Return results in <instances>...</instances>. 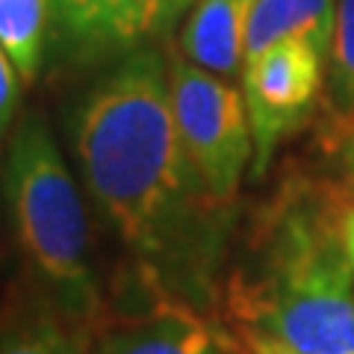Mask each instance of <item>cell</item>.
I'll use <instances>...</instances> for the list:
<instances>
[{
	"label": "cell",
	"mask_w": 354,
	"mask_h": 354,
	"mask_svg": "<svg viewBox=\"0 0 354 354\" xmlns=\"http://www.w3.org/2000/svg\"><path fill=\"white\" fill-rule=\"evenodd\" d=\"M83 180L142 272L177 304L213 298L227 242V207L207 189L171 113L157 50H130L74 121Z\"/></svg>",
	"instance_id": "1"
},
{
	"label": "cell",
	"mask_w": 354,
	"mask_h": 354,
	"mask_svg": "<svg viewBox=\"0 0 354 354\" xmlns=\"http://www.w3.org/2000/svg\"><path fill=\"white\" fill-rule=\"evenodd\" d=\"M227 310L254 354H354L346 234L313 207L281 213L230 281Z\"/></svg>",
	"instance_id": "2"
},
{
	"label": "cell",
	"mask_w": 354,
	"mask_h": 354,
	"mask_svg": "<svg viewBox=\"0 0 354 354\" xmlns=\"http://www.w3.org/2000/svg\"><path fill=\"white\" fill-rule=\"evenodd\" d=\"M6 198L30 266L74 316H88L97 304V286L83 195L39 115H27L15 130L6 160Z\"/></svg>",
	"instance_id": "3"
},
{
	"label": "cell",
	"mask_w": 354,
	"mask_h": 354,
	"mask_svg": "<svg viewBox=\"0 0 354 354\" xmlns=\"http://www.w3.org/2000/svg\"><path fill=\"white\" fill-rule=\"evenodd\" d=\"M169 88L174 124L192 165L207 189L218 201L230 204L254 160L242 92L221 80V74L207 71L186 57L169 65Z\"/></svg>",
	"instance_id": "4"
},
{
	"label": "cell",
	"mask_w": 354,
	"mask_h": 354,
	"mask_svg": "<svg viewBox=\"0 0 354 354\" xmlns=\"http://www.w3.org/2000/svg\"><path fill=\"white\" fill-rule=\"evenodd\" d=\"M325 59V53L310 41L286 39L242 62V101L254 139V174L269 169L278 145L313 109Z\"/></svg>",
	"instance_id": "5"
},
{
	"label": "cell",
	"mask_w": 354,
	"mask_h": 354,
	"mask_svg": "<svg viewBox=\"0 0 354 354\" xmlns=\"http://www.w3.org/2000/svg\"><path fill=\"white\" fill-rule=\"evenodd\" d=\"M195 0H53V24L83 57L139 50L162 36Z\"/></svg>",
	"instance_id": "6"
},
{
	"label": "cell",
	"mask_w": 354,
	"mask_h": 354,
	"mask_svg": "<svg viewBox=\"0 0 354 354\" xmlns=\"http://www.w3.org/2000/svg\"><path fill=\"white\" fill-rule=\"evenodd\" d=\"M254 6L257 0H195L183 27V57L221 77L242 71Z\"/></svg>",
	"instance_id": "7"
},
{
	"label": "cell",
	"mask_w": 354,
	"mask_h": 354,
	"mask_svg": "<svg viewBox=\"0 0 354 354\" xmlns=\"http://www.w3.org/2000/svg\"><path fill=\"white\" fill-rule=\"evenodd\" d=\"M95 354H225L201 319L186 304H171L157 316L139 319L97 342Z\"/></svg>",
	"instance_id": "8"
},
{
	"label": "cell",
	"mask_w": 354,
	"mask_h": 354,
	"mask_svg": "<svg viewBox=\"0 0 354 354\" xmlns=\"http://www.w3.org/2000/svg\"><path fill=\"white\" fill-rule=\"evenodd\" d=\"M334 15V0H257L245 30L242 62L260 57L272 44L286 39H304L325 57H330Z\"/></svg>",
	"instance_id": "9"
},
{
	"label": "cell",
	"mask_w": 354,
	"mask_h": 354,
	"mask_svg": "<svg viewBox=\"0 0 354 354\" xmlns=\"http://www.w3.org/2000/svg\"><path fill=\"white\" fill-rule=\"evenodd\" d=\"M50 15L53 0H0V44L24 80H32L41 65Z\"/></svg>",
	"instance_id": "10"
},
{
	"label": "cell",
	"mask_w": 354,
	"mask_h": 354,
	"mask_svg": "<svg viewBox=\"0 0 354 354\" xmlns=\"http://www.w3.org/2000/svg\"><path fill=\"white\" fill-rule=\"evenodd\" d=\"M334 41H330V77L339 106L354 109V0H334Z\"/></svg>",
	"instance_id": "11"
},
{
	"label": "cell",
	"mask_w": 354,
	"mask_h": 354,
	"mask_svg": "<svg viewBox=\"0 0 354 354\" xmlns=\"http://www.w3.org/2000/svg\"><path fill=\"white\" fill-rule=\"evenodd\" d=\"M0 354H83V342L57 322H39L0 342Z\"/></svg>",
	"instance_id": "12"
},
{
	"label": "cell",
	"mask_w": 354,
	"mask_h": 354,
	"mask_svg": "<svg viewBox=\"0 0 354 354\" xmlns=\"http://www.w3.org/2000/svg\"><path fill=\"white\" fill-rule=\"evenodd\" d=\"M21 80H24V77L18 74L12 57H9L6 48L0 44V133L9 127V121L15 115V106L21 97Z\"/></svg>",
	"instance_id": "13"
},
{
	"label": "cell",
	"mask_w": 354,
	"mask_h": 354,
	"mask_svg": "<svg viewBox=\"0 0 354 354\" xmlns=\"http://www.w3.org/2000/svg\"><path fill=\"white\" fill-rule=\"evenodd\" d=\"M342 234H346V248H348V257H351V269H354V209L342 218Z\"/></svg>",
	"instance_id": "14"
},
{
	"label": "cell",
	"mask_w": 354,
	"mask_h": 354,
	"mask_svg": "<svg viewBox=\"0 0 354 354\" xmlns=\"http://www.w3.org/2000/svg\"><path fill=\"white\" fill-rule=\"evenodd\" d=\"M269 354H283V351H269Z\"/></svg>",
	"instance_id": "15"
}]
</instances>
